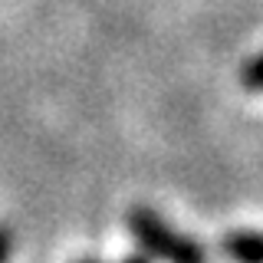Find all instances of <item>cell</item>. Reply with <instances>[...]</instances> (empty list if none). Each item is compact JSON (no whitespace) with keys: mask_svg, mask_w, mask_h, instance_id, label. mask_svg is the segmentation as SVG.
Returning <instances> with one entry per match:
<instances>
[{"mask_svg":"<svg viewBox=\"0 0 263 263\" xmlns=\"http://www.w3.org/2000/svg\"><path fill=\"white\" fill-rule=\"evenodd\" d=\"M240 86L250 89V92H263V53H257L253 60L243 63V69H240Z\"/></svg>","mask_w":263,"mask_h":263,"instance_id":"3957f363","label":"cell"},{"mask_svg":"<svg viewBox=\"0 0 263 263\" xmlns=\"http://www.w3.org/2000/svg\"><path fill=\"white\" fill-rule=\"evenodd\" d=\"M10 253H13V230L7 224H0V263L10 257Z\"/></svg>","mask_w":263,"mask_h":263,"instance_id":"277c9868","label":"cell"},{"mask_svg":"<svg viewBox=\"0 0 263 263\" xmlns=\"http://www.w3.org/2000/svg\"><path fill=\"white\" fill-rule=\"evenodd\" d=\"M125 227L132 230V237L145 247L148 257H164V260H175V263H201L208 257L201 243H194L191 237H184V234H178L175 227H168L158 214L152 208H145V204L128 208Z\"/></svg>","mask_w":263,"mask_h":263,"instance_id":"6da1fadb","label":"cell"},{"mask_svg":"<svg viewBox=\"0 0 263 263\" xmlns=\"http://www.w3.org/2000/svg\"><path fill=\"white\" fill-rule=\"evenodd\" d=\"M220 250L243 263H263V234L260 230H230L220 240Z\"/></svg>","mask_w":263,"mask_h":263,"instance_id":"7a4b0ae2","label":"cell"}]
</instances>
